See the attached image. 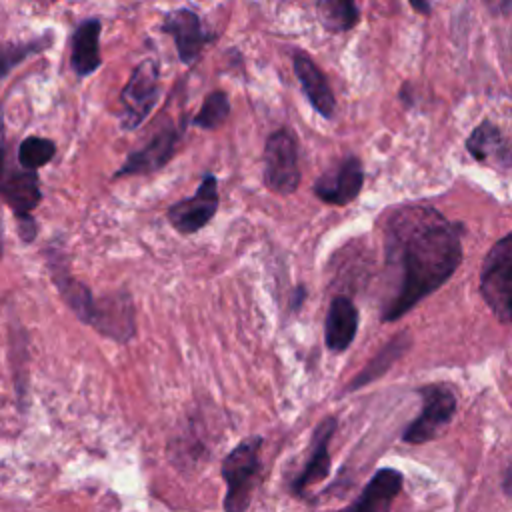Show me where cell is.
<instances>
[{"mask_svg": "<svg viewBox=\"0 0 512 512\" xmlns=\"http://www.w3.org/2000/svg\"><path fill=\"white\" fill-rule=\"evenodd\" d=\"M386 264L394 286L382 304V322H394L438 290L462 260L460 226L430 206H402L384 228Z\"/></svg>", "mask_w": 512, "mask_h": 512, "instance_id": "6da1fadb", "label": "cell"}, {"mask_svg": "<svg viewBox=\"0 0 512 512\" xmlns=\"http://www.w3.org/2000/svg\"><path fill=\"white\" fill-rule=\"evenodd\" d=\"M260 450L262 438L252 436L234 446L222 462V478L226 482L224 510L246 512L256 488L260 472Z\"/></svg>", "mask_w": 512, "mask_h": 512, "instance_id": "7a4b0ae2", "label": "cell"}, {"mask_svg": "<svg viewBox=\"0 0 512 512\" xmlns=\"http://www.w3.org/2000/svg\"><path fill=\"white\" fill-rule=\"evenodd\" d=\"M480 292L494 316L512 324V232L500 238L484 258Z\"/></svg>", "mask_w": 512, "mask_h": 512, "instance_id": "3957f363", "label": "cell"}, {"mask_svg": "<svg viewBox=\"0 0 512 512\" xmlns=\"http://www.w3.org/2000/svg\"><path fill=\"white\" fill-rule=\"evenodd\" d=\"M160 98V68L154 60L138 62L120 92V128L136 130Z\"/></svg>", "mask_w": 512, "mask_h": 512, "instance_id": "277c9868", "label": "cell"}, {"mask_svg": "<svg viewBox=\"0 0 512 512\" xmlns=\"http://www.w3.org/2000/svg\"><path fill=\"white\" fill-rule=\"evenodd\" d=\"M300 162H298V142L290 128L274 130L264 146V182L266 186L288 196L296 192L300 184Z\"/></svg>", "mask_w": 512, "mask_h": 512, "instance_id": "5b68a950", "label": "cell"}, {"mask_svg": "<svg viewBox=\"0 0 512 512\" xmlns=\"http://www.w3.org/2000/svg\"><path fill=\"white\" fill-rule=\"evenodd\" d=\"M422 412L404 430L402 438L408 444H422L440 434L456 412V396L440 384H430L420 390Z\"/></svg>", "mask_w": 512, "mask_h": 512, "instance_id": "8992f818", "label": "cell"}, {"mask_svg": "<svg viewBox=\"0 0 512 512\" xmlns=\"http://www.w3.org/2000/svg\"><path fill=\"white\" fill-rule=\"evenodd\" d=\"M220 206V194H218V180L212 172H206L202 176V182L194 196L182 198L174 202L166 216L168 222L180 232V234H194L202 230L216 214Z\"/></svg>", "mask_w": 512, "mask_h": 512, "instance_id": "52a82bcc", "label": "cell"}, {"mask_svg": "<svg viewBox=\"0 0 512 512\" xmlns=\"http://www.w3.org/2000/svg\"><path fill=\"white\" fill-rule=\"evenodd\" d=\"M184 126H186V120L182 118V122L178 126H166V128L158 130L142 148H138L126 156L124 164L114 172V178L154 174V172L162 170L174 158V152L180 142Z\"/></svg>", "mask_w": 512, "mask_h": 512, "instance_id": "ba28073f", "label": "cell"}, {"mask_svg": "<svg viewBox=\"0 0 512 512\" xmlns=\"http://www.w3.org/2000/svg\"><path fill=\"white\" fill-rule=\"evenodd\" d=\"M364 186V166L358 156H346L314 182V196L326 204L346 206Z\"/></svg>", "mask_w": 512, "mask_h": 512, "instance_id": "9c48e42d", "label": "cell"}, {"mask_svg": "<svg viewBox=\"0 0 512 512\" xmlns=\"http://www.w3.org/2000/svg\"><path fill=\"white\" fill-rule=\"evenodd\" d=\"M160 32L172 36L182 64H194L204 46L214 40V36L202 28L200 16L190 8H176L168 12L160 22Z\"/></svg>", "mask_w": 512, "mask_h": 512, "instance_id": "30bf717a", "label": "cell"}, {"mask_svg": "<svg viewBox=\"0 0 512 512\" xmlns=\"http://www.w3.org/2000/svg\"><path fill=\"white\" fill-rule=\"evenodd\" d=\"M2 198L6 206L14 212V218L32 216V210L40 204V180L36 170L22 168L18 164L12 166L8 160L4 162V176H2Z\"/></svg>", "mask_w": 512, "mask_h": 512, "instance_id": "8fae6325", "label": "cell"}, {"mask_svg": "<svg viewBox=\"0 0 512 512\" xmlns=\"http://www.w3.org/2000/svg\"><path fill=\"white\" fill-rule=\"evenodd\" d=\"M294 74L300 82V88L308 100V104L326 120H330L336 112V96L332 92L330 82L324 72L306 52H294L292 56Z\"/></svg>", "mask_w": 512, "mask_h": 512, "instance_id": "7c38bea8", "label": "cell"}, {"mask_svg": "<svg viewBox=\"0 0 512 512\" xmlns=\"http://www.w3.org/2000/svg\"><path fill=\"white\" fill-rule=\"evenodd\" d=\"M402 488V474L394 468H380L364 486L362 494L346 508L334 512H390Z\"/></svg>", "mask_w": 512, "mask_h": 512, "instance_id": "4fadbf2b", "label": "cell"}, {"mask_svg": "<svg viewBox=\"0 0 512 512\" xmlns=\"http://www.w3.org/2000/svg\"><path fill=\"white\" fill-rule=\"evenodd\" d=\"M334 430H336V418H332V416L324 418L316 426L310 456H308L304 468L300 470V474L292 480V492L294 494L302 496L314 482H320L328 476V472H330L328 444H330V438H332Z\"/></svg>", "mask_w": 512, "mask_h": 512, "instance_id": "5bb4252c", "label": "cell"}, {"mask_svg": "<svg viewBox=\"0 0 512 512\" xmlns=\"http://www.w3.org/2000/svg\"><path fill=\"white\" fill-rule=\"evenodd\" d=\"M100 18L92 16L82 20L72 34V50H70V66L78 78H88L94 74L100 64Z\"/></svg>", "mask_w": 512, "mask_h": 512, "instance_id": "9a60e30c", "label": "cell"}, {"mask_svg": "<svg viewBox=\"0 0 512 512\" xmlns=\"http://www.w3.org/2000/svg\"><path fill=\"white\" fill-rule=\"evenodd\" d=\"M358 330V310L354 302L346 296H334L326 322H324V342L332 352H342L346 350L352 340L356 338Z\"/></svg>", "mask_w": 512, "mask_h": 512, "instance_id": "2e32d148", "label": "cell"}, {"mask_svg": "<svg viewBox=\"0 0 512 512\" xmlns=\"http://www.w3.org/2000/svg\"><path fill=\"white\" fill-rule=\"evenodd\" d=\"M48 268H50V274H52V280L56 284V288L60 290L62 298L66 300V304L76 312V316L82 320V322H90L92 314H94V298H92V292L88 290L86 284H82L80 280H76L68 268L64 266L62 260H56L54 256H50L48 260Z\"/></svg>", "mask_w": 512, "mask_h": 512, "instance_id": "e0dca14e", "label": "cell"}, {"mask_svg": "<svg viewBox=\"0 0 512 512\" xmlns=\"http://www.w3.org/2000/svg\"><path fill=\"white\" fill-rule=\"evenodd\" d=\"M466 148L480 162L496 156L502 162L512 164V148H506L500 130L492 122H488V120L480 122L472 130V134L466 140Z\"/></svg>", "mask_w": 512, "mask_h": 512, "instance_id": "ac0fdd59", "label": "cell"}, {"mask_svg": "<svg viewBox=\"0 0 512 512\" xmlns=\"http://www.w3.org/2000/svg\"><path fill=\"white\" fill-rule=\"evenodd\" d=\"M318 20L328 32H348L360 20L356 0H318Z\"/></svg>", "mask_w": 512, "mask_h": 512, "instance_id": "d6986e66", "label": "cell"}, {"mask_svg": "<svg viewBox=\"0 0 512 512\" xmlns=\"http://www.w3.org/2000/svg\"><path fill=\"white\" fill-rule=\"evenodd\" d=\"M54 42V34L50 30H46L44 34L30 38L26 42H6L2 46V78L8 76V72L18 66L22 60H26L28 56L40 54L44 50H48Z\"/></svg>", "mask_w": 512, "mask_h": 512, "instance_id": "ffe728a7", "label": "cell"}, {"mask_svg": "<svg viewBox=\"0 0 512 512\" xmlns=\"http://www.w3.org/2000/svg\"><path fill=\"white\" fill-rule=\"evenodd\" d=\"M228 114H230L228 94L222 90H214L204 98L200 110L192 116L190 124L202 130H216L226 122Z\"/></svg>", "mask_w": 512, "mask_h": 512, "instance_id": "44dd1931", "label": "cell"}, {"mask_svg": "<svg viewBox=\"0 0 512 512\" xmlns=\"http://www.w3.org/2000/svg\"><path fill=\"white\" fill-rule=\"evenodd\" d=\"M54 156H56V144L44 136H26L24 140H20L16 150L18 164L28 170H38L46 166Z\"/></svg>", "mask_w": 512, "mask_h": 512, "instance_id": "7402d4cb", "label": "cell"}, {"mask_svg": "<svg viewBox=\"0 0 512 512\" xmlns=\"http://www.w3.org/2000/svg\"><path fill=\"white\" fill-rule=\"evenodd\" d=\"M398 342H400V338L392 340V342L370 362V366H366V370H362V372L358 374L356 382L350 384V388H358V386H362V384L374 380L376 376H380V374L394 362V358H398V354H402V346H398Z\"/></svg>", "mask_w": 512, "mask_h": 512, "instance_id": "603a6c76", "label": "cell"}, {"mask_svg": "<svg viewBox=\"0 0 512 512\" xmlns=\"http://www.w3.org/2000/svg\"><path fill=\"white\" fill-rule=\"evenodd\" d=\"M484 4L488 6V10L492 14H510L512 12V0H484Z\"/></svg>", "mask_w": 512, "mask_h": 512, "instance_id": "cb8c5ba5", "label": "cell"}, {"mask_svg": "<svg viewBox=\"0 0 512 512\" xmlns=\"http://www.w3.org/2000/svg\"><path fill=\"white\" fill-rule=\"evenodd\" d=\"M410 6H412L416 12L424 14V16H428V14L432 12V8H430V2H428V0H410Z\"/></svg>", "mask_w": 512, "mask_h": 512, "instance_id": "d4e9b609", "label": "cell"}, {"mask_svg": "<svg viewBox=\"0 0 512 512\" xmlns=\"http://www.w3.org/2000/svg\"><path fill=\"white\" fill-rule=\"evenodd\" d=\"M510 148H512V146H510Z\"/></svg>", "mask_w": 512, "mask_h": 512, "instance_id": "484cf974", "label": "cell"}]
</instances>
